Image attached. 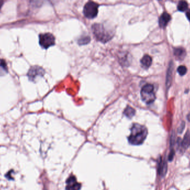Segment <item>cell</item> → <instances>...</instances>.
I'll return each mask as SVG.
<instances>
[{
	"label": "cell",
	"instance_id": "1",
	"mask_svg": "<svg viewBox=\"0 0 190 190\" xmlns=\"http://www.w3.org/2000/svg\"><path fill=\"white\" fill-rule=\"evenodd\" d=\"M147 135V129L139 124H134L131 129V134L128 137L129 142L133 145H139L144 142Z\"/></svg>",
	"mask_w": 190,
	"mask_h": 190
},
{
	"label": "cell",
	"instance_id": "2",
	"mask_svg": "<svg viewBox=\"0 0 190 190\" xmlns=\"http://www.w3.org/2000/svg\"><path fill=\"white\" fill-rule=\"evenodd\" d=\"M92 29L95 36L101 42H107L113 36L112 33L107 30L103 24H95L92 26Z\"/></svg>",
	"mask_w": 190,
	"mask_h": 190
},
{
	"label": "cell",
	"instance_id": "3",
	"mask_svg": "<svg viewBox=\"0 0 190 190\" xmlns=\"http://www.w3.org/2000/svg\"><path fill=\"white\" fill-rule=\"evenodd\" d=\"M153 90V86L150 84L144 85L141 89V96L143 101L146 104H151L155 101L156 96Z\"/></svg>",
	"mask_w": 190,
	"mask_h": 190
},
{
	"label": "cell",
	"instance_id": "4",
	"mask_svg": "<svg viewBox=\"0 0 190 190\" xmlns=\"http://www.w3.org/2000/svg\"><path fill=\"white\" fill-rule=\"evenodd\" d=\"M98 4L92 1H89L84 5V16L89 18L96 17L98 13Z\"/></svg>",
	"mask_w": 190,
	"mask_h": 190
},
{
	"label": "cell",
	"instance_id": "5",
	"mask_svg": "<svg viewBox=\"0 0 190 190\" xmlns=\"http://www.w3.org/2000/svg\"><path fill=\"white\" fill-rule=\"evenodd\" d=\"M39 43L43 48L48 49L55 45V37L50 33L40 34L39 36Z\"/></svg>",
	"mask_w": 190,
	"mask_h": 190
},
{
	"label": "cell",
	"instance_id": "6",
	"mask_svg": "<svg viewBox=\"0 0 190 190\" xmlns=\"http://www.w3.org/2000/svg\"><path fill=\"white\" fill-rule=\"evenodd\" d=\"M44 74L45 70L43 68L38 66H34L30 68L27 76L31 81H34L37 79L43 76Z\"/></svg>",
	"mask_w": 190,
	"mask_h": 190
},
{
	"label": "cell",
	"instance_id": "7",
	"mask_svg": "<svg viewBox=\"0 0 190 190\" xmlns=\"http://www.w3.org/2000/svg\"><path fill=\"white\" fill-rule=\"evenodd\" d=\"M81 187L80 183L77 181L74 176H71L66 181V190H80Z\"/></svg>",
	"mask_w": 190,
	"mask_h": 190
},
{
	"label": "cell",
	"instance_id": "8",
	"mask_svg": "<svg viewBox=\"0 0 190 190\" xmlns=\"http://www.w3.org/2000/svg\"><path fill=\"white\" fill-rule=\"evenodd\" d=\"M167 170V165L165 160L162 159V158H160V160L158 163V172L159 174L164 176L166 174Z\"/></svg>",
	"mask_w": 190,
	"mask_h": 190
},
{
	"label": "cell",
	"instance_id": "9",
	"mask_svg": "<svg viewBox=\"0 0 190 190\" xmlns=\"http://www.w3.org/2000/svg\"><path fill=\"white\" fill-rule=\"evenodd\" d=\"M171 16L167 13H164L159 18V25L161 27H165L167 25L169 21L171 20Z\"/></svg>",
	"mask_w": 190,
	"mask_h": 190
},
{
	"label": "cell",
	"instance_id": "10",
	"mask_svg": "<svg viewBox=\"0 0 190 190\" xmlns=\"http://www.w3.org/2000/svg\"><path fill=\"white\" fill-rule=\"evenodd\" d=\"M152 60L151 56L149 55H146L141 60V64L142 67L145 69L148 68L152 64Z\"/></svg>",
	"mask_w": 190,
	"mask_h": 190
},
{
	"label": "cell",
	"instance_id": "11",
	"mask_svg": "<svg viewBox=\"0 0 190 190\" xmlns=\"http://www.w3.org/2000/svg\"><path fill=\"white\" fill-rule=\"evenodd\" d=\"M8 72L7 64L4 59H0V76H4Z\"/></svg>",
	"mask_w": 190,
	"mask_h": 190
},
{
	"label": "cell",
	"instance_id": "12",
	"mask_svg": "<svg viewBox=\"0 0 190 190\" xmlns=\"http://www.w3.org/2000/svg\"><path fill=\"white\" fill-rule=\"evenodd\" d=\"M174 55L178 59H183L186 55V51L183 49L178 48L175 49Z\"/></svg>",
	"mask_w": 190,
	"mask_h": 190
},
{
	"label": "cell",
	"instance_id": "13",
	"mask_svg": "<svg viewBox=\"0 0 190 190\" xmlns=\"http://www.w3.org/2000/svg\"><path fill=\"white\" fill-rule=\"evenodd\" d=\"M181 145L184 148H187L190 146V133L189 131L186 133L184 136V138L182 141Z\"/></svg>",
	"mask_w": 190,
	"mask_h": 190
},
{
	"label": "cell",
	"instance_id": "14",
	"mask_svg": "<svg viewBox=\"0 0 190 190\" xmlns=\"http://www.w3.org/2000/svg\"><path fill=\"white\" fill-rule=\"evenodd\" d=\"M124 114L128 118H132L135 114V110L131 106H128L124 110Z\"/></svg>",
	"mask_w": 190,
	"mask_h": 190
},
{
	"label": "cell",
	"instance_id": "15",
	"mask_svg": "<svg viewBox=\"0 0 190 190\" xmlns=\"http://www.w3.org/2000/svg\"><path fill=\"white\" fill-rule=\"evenodd\" d=\"M172 64H170L169 67V70L167 72V81H166V84L167 86L170 85L171 79H172V66H171Z\"/></svg>",
	"mask_w": 190,
	"mask_h": 190
},
{
	"label": "cell",
	"instance_id": "16",
	"mask_svg": "<svg viewBox=\"0 0 190 190\" xmlns=\"http://www.w3.org/2000/svg\"><path fill=\"white\" fill-rule=\"evenodd\" d=\"M188 4L186 1H180L178 4V10L180 11H185L187 10Z\"/></svg>",
	"mask_w": 190,
	"mask_h": 190
},
{
	"label": "cell",
	"instance_id": "17",
	"mask_svg": "<svg viewBox=\"0 0 190 190\" xmlns=\"http://www.w3.org/2000/svg\"><path fill=\"white\" fill-rule=\"evenodd\" d=\"M178 72L180 75H184L187 72V68L185 66H180L178 68Z\"/></svg>",
	"mask_w": 190,
	"mask_h": 190
},
{
	"label": "cell",
	"instance_id": "18",
	"mask_svg": "<svg viewBox=\"0 0 190 190\" xmlns=\"http://www.w3.org/2000/svg\"><path fill=\"white\" fill-rule=\"evenodd\" d=\"M89 37H84V38H81L79 40V44H87L89 42Z\"/></svg>",
	"mask_w": 190,
	"mask_h": 190
},
{
	"label": "cell",
	"instance_id": "19",
	"mask_svg": "<svg viewBox=\"0 0 190 190\" xmlns=\"http://www.w3.org/2000/svg\"><path fill=\"white\" fill-rule=\"evenodd\" d=\"M13 172V170L10 171L9 172H8L6 174L5 177L7 178V179H9V180H13V178L12 177V175H11V173H12Z\"/></svg>",
	"mask_w": 190,
	"mask_h": 190
},
{
	"label": "cell",
	"instance_id": "20",
	"mask_svg": "<svg viewBox=\"0 0 190 190\" xmlns=\"http://www.w3.org/2000/svg\"><path fill=\"white\" fill-rule=\"evenodd\" d=\"M175 156V151L173 149H171V152H169V160L171 161L173 159V157Z\"/></svg>",
	"mask_w": 190,
	"mask_h": 190
},
{
	"label": "cell",
	"instance_id": "21",
	"mask_svg": "<svg viewBox=\"0 0 190 190\" xmlns=\"http://www.w3.org/2000/svg\"><path fill=\"white\" fill-rule=\"evenodd\" d=\"M184 128H185V122H183L182 123L181 126H180V127L178 129V132L179 133H181L183 131Z\"/></svg>",
	"mask_w": 190,
	"mask_h": 190
},
{
	"label": "cell",
	"instance_id": "22",
	"mask_svg": "<svg viewBox=\"0 0 190 190\" xmlns=\"http://www.w3.org/2000/svg\"><path fill=\"white\" fill-rule=\"evenodd\" d=\"M186 16L187 17V18L190 21V10H188L186 12Z\"/></svg>",
	"mask_w": 190,
	"mask_h": 190
},
{
	"label": "cell",
	"instance_id": "23",
	"mask_svg": "<svg viewBox=\"0 0 190 190\" xmlns=\"http://www.w3.org/2000/svg\"><path fill=\"white\" fill-rule=\"evenodd\" d=\"M3 4H4V1H0V9H1V7L2 6Z\"/></svg>",
	"mask_w": 190,
	"mask_h": 190
}]
</instances>
